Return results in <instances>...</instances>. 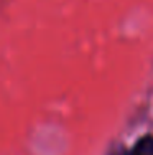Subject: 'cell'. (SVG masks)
I'll return each mask as SVG.
<instances>
[{"label": "cell", "mask_w": 153, "mask_h": 155, "mask_svg": "<svg viewBox=\"0 0 153 155\" xmlns=\"http://www.w3.org/2000/svg\"><path fill=\"white\" fill-rule=\"evenodd\" d=\"M129 155H153V135H145L133 145Z\"/></svg>", "instance_id": "obj_1"}, {"label": "cell", "mask_w": 153, "mask_h": 155, "mask_svg": "<svg viewBox=\"0 0 153 155\" xmlns=\"http://www.w3.org/2000/svg\"><path fill=\"white\" fill-rule=\"evenodd\" d=\"M110 155H129V152H127L125 149H122V147H119V149H115Z\"/></svg>", "instance_id": "obj_2"}]
</instances>
